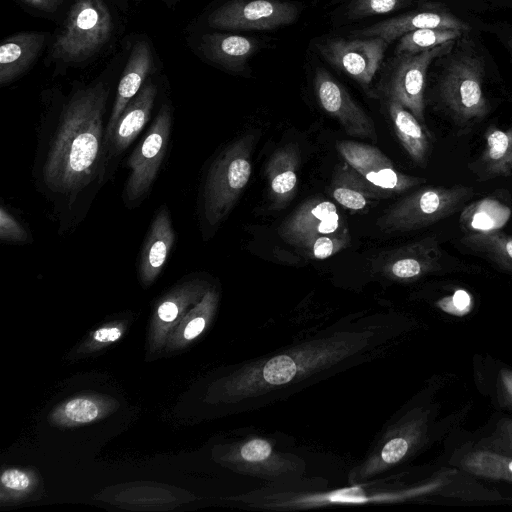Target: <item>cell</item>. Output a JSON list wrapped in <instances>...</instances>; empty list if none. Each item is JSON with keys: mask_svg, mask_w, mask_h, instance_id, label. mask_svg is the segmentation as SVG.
<instances>
[{"mask_svg": "<svg viewBox=\"0 0 512 512\" xmlns=\"http://www.w3.org/2000/svg\"><path fill=\"white\" fill-rule=\"evenodd\" d=\"M334 346V344H333ZM324 347L308 354L279 355L270 359L260 369L248 373V388H255L266 385H281L293 380L296 376L308 371L316 365L330 362L331 359L340 357V346L338 348Z\"/></svg>", "mask_w": 512, "mask_h": 512, "instance_id": "cell-16", "label": "cell"}, {"mask_svg": "<svg viewBox=\"0 0 512 512\" xmlns=\"http://www.w3.org/2000/svg\"><path fill=\"white\" fill-rule=\"evenodd\" d=\"M439 96L456 125L471 128L489 112L483 92V69L472 55L453 58L441 76Z\"/></svg>", "mask_w": 512, "mask_h": 512, "instance_id": "cell-6", "label": "cell"}, {"mask_svg": "<svg viewBox=\"0 0 512 512\" xmlns=\"http://www.w3.org/2000/svg\"><path fill=\"white\" fill-rule=\"evenodd\" d=\"M108 89L102 82L77 90L63 107L56 128L41 148L38 181L56 211L72 214L107 171L104 114Z\"/></svg>", "mask_w": 512, "mask_h": 512, "instance_id": "cell-1", "label": "cell"}, {"mask_svg": "<svg viewBox=\"0 0 512 512\" xmlns=\"http://www.w3.org/2000/svg\"><path fill=\"white\" fill-rule=\"evenodd\" d=\"M495 452L512 457V419L502 420L491 438Z\"/></svg>", "mask_w": 512, "mask_h": 512, "instance_id": "cell-33", "label": "cell"}, {"mask_svg": "<svg viewBox=\"0 0 512 512\" xmlns=\"http://www.w3.org/2000/svg\"><path fill=\"white\" fill-rule=\"evenodd\" d=\"M299 9L281 0H230L208 17L210 27L227 30H271L292 24Z\"/></svg>", "mask_w": 512, "mask_h": 512, "instance_id": "cell-9", "label": "cell"}, {"mask_svg": "<svg viewBox=\"0 0 512 512\" xmlns=\"http://www.w3.org/2000/svg\"><path fill=\"white\" fill-rule=\"evenodd\" d=\"M101 413L99 404L88 398L68 401L59 411L60 418L66 423L82 424L95 420Z\"/></svg>", "mask_w": 512, "mask_h": 512, "instance_id": "cell-30", "label": "cell"}, {"mask_svg": "<svg viewBox=\"0 0 512 512\" xmlns=\"http://www.w3.org/2000/svg\"><path fill=\"white\" fill-rule=\"evenodd\" d=\"M510 209L501 203L484 199L468 206L461 215V222L472 232L492 231L508 220Z\"/></svg>", "mask_w": 512, "mask_h": 512, "instance_id": "cell-27", "label": "cell"}, {"mask_svg": "<svg viewBox=\"0 0 512 512\" xmlns=\"http://www.w3.org/2000/svg\"><path fill=\"white\" fill-rule=\"evenodd\" d=\"M388 45L379 36L336 37L319 43L318 51L334 68L367 87L378 72Z\"/></svg>", "mask_w": 512, "mask_h": 512, "instance_id": "cell-10", "label": "cell"}, {"mask_svg": "<svg viewBox=\"0 0 512 512\" xmlns=\"http://www.w3.org/2000/svg\"><path fill=\"white\" fill-rule=\"evenodd\" d=\"M480 164L488 178L512 175V127H491L486 131Z\"/></svg>", "mask_w": 512, "mask_h": 512, "instance_id": "cell-24", "label": "cell"}, {"mask_svg": "<svg viewBox=\"0 0 512 512\" xmlns=\"http://www.w3.org/2000/svg\"><path fill=\"white\" fill-rule=\"evenodd\" d=\"M255 142L252 133L237 138L210 165L201 200V213L208 228L223 222L249 182Z\"/></svg>", "mask_w": 512, "mask_h": 512, "instance_id": "cell-3", "label": "cell"}, {"mask_svg": "<svg viewBox=\"0 0 512 512\" xmlns=\"http://www.w3.org/2000/svg\"><path fill=\"white\" fill-rule=\"evenodd\" d=\"M387 101L389 116L402 147L417 165L424 167L430 150L426 127L399 102Z\"/></svg>", "mask_w": 512, "mask_h": 512, "instance_id": "cell-23", "label": "cell"}, {"mask_svg": "<svg viewBox=\"0 0 512 512\" xmlns=\"http://www.w3.org/2000/svg\"><path fill=\"white\" fill-rule=\"evenodd\" d=\"M153 67L150 45L140 40L132 47L129 59L119 81L112 112L106 124L105 139L113 130L128 103L137 95Z\"/></svg>", "mask_w": 512, "mask_h": 512, "instance_id": "cell-18", "label": "cell"}, {"mask_svg": "<svg viewBox=\"0 0 512 512\" xmlns=\"http://www.w3.org/2000/svg\"><path fill=\"white\" fill-rule=\"evenodd\" d=\"M271 454L270 444L263 439H254L247 442L241 449V456L247 461H261Z\"/></svg>", "mask_w": 512, "mask_h": 512, "instance_id": "cell-35", "label": "cell"}, {"mask_svg": "<svg viewBox=\"0 0 512 512\" xmlns=\"http://www.w3.org/2000/svg\"><path fill=\"white\" fill-rule=\"evenodd\" d=\"M454 43L455 40H452L423 52L396 54L381 78L379 90L387 100L399 102L424 127V91L428 67L434 59L447 55Z\"/></svg>", "mask_w": 512, "mask_h": 512, "instance_id": "cell-7", "label": "cell"}, {"mask_svg": "<svg viewBox=\"0 0 512 512\" xmlns=\"http://www.w3.org/2000/svg\"><path fill=\"white\" fill-rule=\"evenodd\" d=\"M205 324L206 321L203 317L194 318L187 324L184 330V337L188 340L195 338L203 331Z\"/></svg>", "mask_w": 512, "mask_h": 512, "instance_id": "cell-38", "label": "cell"}, {"mask_svg": "<svg viewBox=\"0 0 512 512\" xmlns=\"http://www.w3.org/2000/svg\"><path fill=\"white\" fill-rule=\"evenodd\" d=\"M462 466L476 476L512 482V457L492 450L469 453L464 458Z\"/></svg>", "mask_w": 512, "mask_h": 512, "instance_id": "cell-26", "label": "cell"}, {"mask_svg": "<svg viewBox=\"0 0 512 512\" xmlns=\"http://www.w3.org/2000/svg\"><path fill=\"white\" fill-rule=\"evenodd\" d=\"M461 243L512 273V235L498 230L470 232L462 237Z\"/></svg>", "mask_w": 512, "mask_h": 512, "instance_id": "cell-25", "label": "cell"}, {"mask_svg": "<svg viewBox=\"0 0 512 512\" xmlns=\"http://www.w3.org/2000/svg\"><path fill=\"white\" fill-rule=\"evenodd\" d=\"M0 239L8 243H25L29 239L27 230L4 206L0 209Z\"/></svg>", "mask_w": 512, "mask_h": 512, "instance_id": "cell-31", "label": "cell"}, {"mask_svg": "<svg viewBox=\"0 0 512 512\" xmlns=\"http://www.w3.org/2000/svg\"><path fill=\"white\" fill-rule=\"evenodd\" d=\"M330 192L338 204L354 212L366 210L373 201L391 196L369 183L346 162L335 172Z\"/></svg>", "mask_w": 512, "mask_h": 512, "instance_id": "cell-22", "label": "cell"}, {"mask_svg": "<svg viewBox=\"0 0 512 512\" xmlns=\"http://www.w3.org/2000/svg\"><path fill=\"white\" fill-rule=\"evenodd\" d=\"M26 4L45 12H54L62 4L63 0H22Z\"/></svg>", "mask_w": 512, "mask_h": 512, "instance_id": "cell-39", "label": "cell"}, {"mask_svg": "<svg viewBox=\"0 0 512 512\" xmlns=\"http://www.w3.org/2000/svg\"><path fill=\"white\" fill-rule=\"evenodd\" d=\"M257 49L254 38L220 32L204 34L199 44L206 59L234 73L246 71L247 61Z\"/></svg>", "mask_w": 512, "mask_h": 512, "instance_id": "cell-19", "label": "cell"}, {"mask_svg": "<svg viewBox=\"0 0 512 512\" xmlns=\"http://www.w3.org/2000/svg\"><path fill=\"white\" fill-rule=\"evenodd\" d=\"M427 28L456 29L465 32L470 27L468 23L449 12L428 9L407 12L377 22L366 28L354 30L351 35L354 37L379 36L390 43L408 32Z\"/></svg>", "mask_w": 512, "mask_h": 512, "instance_id": "cell-14", "label": "cell"}, {"mask_svg": "<svg viewBox=\"0 0 512 512\" xmlns=\"http://www.w3.org/2000/svg\"><path fill=\"white\" fill-rule=\"evenodd\" d=\"M175 241L170 211L163 206L151 221L140 251L138 271L144 284H151L160 274Z\"/></svg>", "mask_w": 512, "mask_h": 512, "instance_id": "cell-17", "label": "cell"}, {"mask_svg": "<svg viewBox=\"0 0 512 512\" xmlns=\"http://www.w3.org/2000/svg\"><path fill=\"white\" fill-rule=\"evenodd\" d=\"M122 335L119 327H105L98 329L93 338L100 343H109L118 340Z\"/></svg>", "mask_w": 512, "mask_h": 512, "instance_id": "cell-37", "label": "cell"}, {"mask_svg": "<svg viewBox=\"0 0 512 512\" xmlns=\"http://www.w3.org/2000/svg\"><path fill=\"white\" fill-rule=\"evenodd\" d=\"M171 127L172 110L165 103L127 160L130 174L123 191L127 207H135L150 192L168 150Z\"/></svg>", "mask_w": 512, "mask_h": 512, "instance_id": "cell-8", "label": "cell"}, {"mask_svg": "<svg viewBox=\"0 0 512 512\" xmlns=\"http://www.w3.org/2000/svg\"><path fill=\"white\" fill-rule=\"evenodd\" d=\"M157 95V87L151 81L145 83L128 103L113 130L105 139L107 163L120 156L136 139L148 122Z\"/></svg>", "mask_w": 512, "mask_h": 512, "instance_id": "cell-15", "label": "cell"}, {"mask_svg": "<svg viewBox=\"0 0 512 512\" xmlns=\"http://www.w3.org/2000/svg\"><path fill=\"white\" fill-rule=\"evenodd\" d=\"M287 244L309 259L324 260L350 244L349 229L329 200L314 197L304 201L278 227Z\"/></svg>", "mask_w": 512, "mask_h": 512, "instance_id": "cell-2", "label": "cell"}, {"mask_svg": "<svg viewBox=\"0 0 512 512\" xmlns=\"http://www.w3.org/2000/svg\"><path fill=\"white\" fill-rule=\"evenodd\" d=\"M473 194V188L464 185L423 187L386 210L376 225L386 233L422 229L452 215Z\"/></svg>", "mask_w": 512, "mask_h": 512, "instance_id": "cell-4", "label": "cell"}, {"mask_svg": "<svg viewBox=\"0 0 512 512\" xmlns=\"http://www.w3.org/2000/svg\"><path fill=\"white\" fill-rule=\"evenodd\" d=\"M299 166L300 150L297 143L290 142L270 156L265 175L274 208H282L293 199L298 185Z\"/></svg>", "mask_w": 512, "mask_h": 512, "instance_id": "cell-20", "label": "cell"}, {"mask_svg": "<svg viewBox=\"0 0 512 512\" xmlns=\"http://www.w3.org/2000/svg\"><path fill=\"white\" fill-rule=\"evenodd\" d=\"M45 37L38 32H20L6 38L0 46V85L11 83L23 74L41 51Z\"/></svg>", "mask_w": 512, "mask_h": 512, "instance_id": "cell-21", "label": "cell"}, {"mask_svg": "<svg viewBox=\"0 0 512 512\" xmlns=\"http://www.w3.org/2000/svg\"><path fill=\"white\" fill-rule=\"evenodd\" d=\"M336 148L345 162L369 183L390 195L403 193L425 182L407 175L377 147L355 141H338Z\"/></svg>", "mask_w": 512, "mask_h": 512, "instance_id": "cell-11", "label": "cell"}, {"mask_svg": "<svg viewBox=\"0 0 512 512\" xmlns=\"http://www.w3.org/2000/svg\"><path fill=\"white\" fill-rule=\"evenodd\" d=\"M437 306L448 314L463 316L470 312L472 308V298L467 291L457 290L453 295L439 300Z\"/></svg>", "mask_w": 512, "mask_h": 512, "instance_id": "cell-32", "label": "cell"}, {"mask_svg": "<svg viewBox=\"0 0 512 512\" xmlns=\"http://www.w3.org/2000/svg\"><path fill=\"white\" fill-rule=\"evenodd\" d=\"M464 32L456 29L427 28L408 32L399 38L395 53H419L456 40Z\"/></svg>", "mask_w": 512, "mask_h": 512, "instance_id": "cell-28", "label": "cell"}, {"mask_svg": "<svg viewBox=\"0 0 512 512\" xmlns=\"http://www.w3.org/2000/svg\"><path fill=\"white\" fill-rule=\"evenodd\" d=\"M500 378L505 395L512 403V371L507 369L501 370Z\"/></svg>", "mask_w": 512, "mask_h": 512, "instance_id": "cell-40", "label": "cell"}, {"mask_svg": "<svg viewBox=\"0 0 512 512\" xmlns=\"http://www.w3.org/2000/svg\"><path fill=\"white\" fill-rule=\"evenodd\" d=\"M441 257L437 238L427 236L379 254L373 264L387 278L413 281L438 270Z\"/></svg>", "mask_w": 512, "mask_h": 512, "instance_id": "cell-13", "label": "cell"}, {"mask_svg": "<svg viewBox=\"0 0 512 512\" xmlns=\"http://www.w3.org/2000/svg\"><path fill=\"white\" fill-rule=\"evenodd\" d=\"M1 483L12 490H25L30 485V479L26 473L16 469H9L2 473Z\"/></svg>", "mask_w": 512, "mask_h": 512, "instance_id": "cell-36", "label": "cell"}, {"mask_svg": "<svg viewBox=\"0 0 512 512\" xmlns=\"http://www.w3.org/2000/svg\"><path fill=\"white\" fill-rule=\"evenodd\" d=\"M410 446L407 437H397L387 442L382 449L381 459L385 464H394L402 459Z\"/></svg>", "mask_w": 512, "mask_h": 512, "instance_id": "cell-34", "label": "cell"}, {"mask_svg": "<svg viewBox=\"0 0 512 512\" xmlns=\"http://www.w3.org/2000/svg\"><path fill=\"white\" fill-rule=\"evenodd\" d=\"M313 86L322 109L336 119L348 135L377 140L373 119L326 69H316Z\"/></svg>", "mask_w": 512, "mask_h": 512, "instance_id": "cell-12", "label": "cell"}, {"mask_svg": "<svg viewBox=\"0 0 512 512\" xmlns=\"http://www.w3.org/2000/svg\"><path fill=\"white\" fill-rule=\"evenodd\" d=\"M416 0H351L346 16L357 20L382 15L404 8Z\"/></svg>", "mask_w": 512, "mask_h": 512, "instance_id": "cell-29", "label": "cell"}, {"mask_svg": "<svg viewBox=\"0 0 512 512\" xmlns=\"http://www.w3.org/2000/svg\"><path fill=\"white\" fill-rule=\"evenodd\" d=\"M112 29L103 0H74L52 45V57L65 62L85 60L108 42Z\"/></svg>", "mask_w": 512, "mask_h": 512, "instance_id": "cell-5", "label": "cell"}]
</instances>
